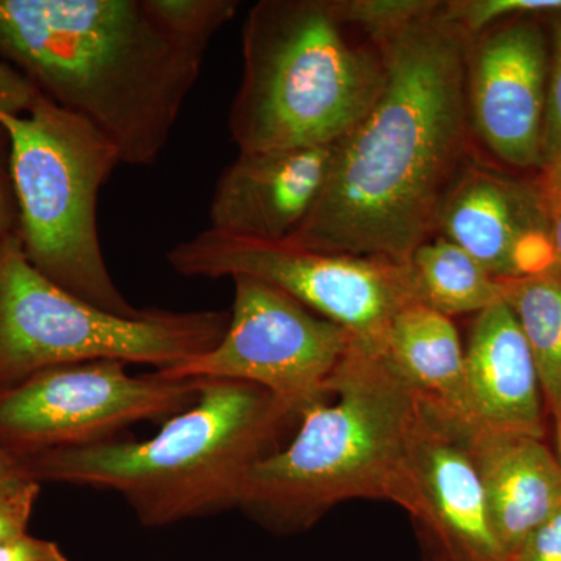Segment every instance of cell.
Here are the masks:
<instances>
[{
    "label": "cell",
    "instance_id": "obj_26",
    "mask_svg": "<svg viewBox=\"0 0 561 561\" xmlns=\"http://www.w3.org/2000/svg\"><path fill=\"white\" fill-rule=\"evenodd\" d=\"M38 90L7 61H0V114L20 116L31 108Z\"/></svg>",
    "mask_w": 561,
    "mask_h": 561
},
{
    "label": "cell",
    "instance_id": "obj_13",
    "mask_svg": "<svg viewBox=\"0 0 561 561\" xmlns=\"http://www.w3.org/2000/svg\"><path fill=\"white\" fill-rule=\"evenodd\" d=\"M437 234L500 280L526 278L557 265L540 172L519 175L472 158L443 203Z\"/></svg>",
    "mask_w": 561,
    "mask_h": 561
},
{
    "label": "cell",
    "instance_id": "obj_12",
    "mask_svg": "<svg viewBox=\"0 0 561 561\" xmlns=\"http://www.w3.org/2000/svg\"><path fill=\"white\" fill-rule=\"evenodd\" d=\"M542 18L502 22L468 43L472 136L501 165L541 172L551 39Z\"/></svg>",
    "mask_w": 561,
    "mask_h": 561
},
{
    "label": "cell",
    "instance_id": "obj_18",
    "mask_svg": "<svg viewBox=\"0 0 561 561\" xmlns=\"http://www.w3.org/2000/svg\"><path fill=\"white\" fill-rule=\"evenodd\" d=\"M421 305L453 317L474 313L502 300V280L493 278L457 243L434 236L408 261Z\"/></svg>",
    "mask_w": 561,
    "mask_h": 561
},
{
    "label": "cell",
    "instance_id": "obj_1",
    "mask_svg": "<svg viewBox=\"0 0 561 561\" xmlns=\"http://www.w3.org/2000/svg\"><path fill=\"white\" fill-rule=\"evenodd\" d=\"M470 38L437 10L378 41L386 84L335 144L316 208L287 242L408 262L437 236L443 203L472 158Z\"/></svg>",
    "mask_w": 561,
    "mask_h": 561
},
{
    "label": "cell",
    "instance_id": "obj_9",
    "mask_svg": "<svg viewBox=\"0 0 561 561\" xmlns=\"http://www.w3.org/2000/svg\"><path fill=\"white\" fill-rule=\"evenodd\" d=\"M125 365H60L0 390V448L24 460L116 440L133 424L172 419L198 400L202 379L131 376Z\"/></svg>",
    "mask_w": 561,
    "mask_h": 561
},
{
    "label": "cell",
    "instance_id": "obj_8",
    "mask_svg": "<svg viewBox=\"0 0 561 561\" xmlns=\"http://www.w3.org/2000/svg\"><path fill=\"white\" fill-rule=\"evenodd\" d=\"M168 262L190 278L264 280L378 351L393 317L419 302L408 262L323 253L210 228L173 247Z\"/></svg>",
    "mask_w": 561,
    "mask_h": 561
},
{
    "label": "cell",
    "instance_id": "obj_29",
    "mask_svg": "<svg viewBox=\"0 0 561 561\" xmlns=\"http://www.w3.org/2000/svg\"><path fill=\"white\" fill-rule=\"evenodd\" d=\"M541 180L548 194L553 253H556L557 265L561 268V180H548L542 175Z\"/></svg>",
    "mask_w": 561,
    "mask_h": 561
},
{
    "label": "cell",
    "instance_id": "obj_2",
    "mask_svg": "<svg viewBox=\"0 0 561 561\" xmlns=\"http://www.w3.org/2000/svg\"><path fill=\"white\" fill-rule=\"evenodd\" d=\"M206 49L151 0H0V55L101 131L122 164L160 160Z\"/></svg>",
    "mask_w": 561,
    "mask_h": 561
},
{
    "label": "cell",
    "instance_id": "obj_7",
    "mask_svg": "<svg viewBox=\"0 0 561 561\" xmlns=\"http://www.w3.org/2000/svg\"><path fill=\"white\" fill-rule=\"evenodd\" d=\"M230 313L144 309L121 317L61 289L27 261L14 234L0 249V390L35 373L117 360L168 371L208 353Z\"/></svg>",
    "mask_w": 561,
    "mask_h": 561
},
{
    "label": "cell",
    "instance_id": "obj_30",
    "mask_svg": "<svg viewBox=\"0 0 561 561\" xmlns=\"http://www.w3.org/2000/svg\"><path fill=\"white\" fill-rule=\"evenodd\" d=\"M25 468L22 461L14 457L13 454L0 448V481L13 478V476L24 474ZM28 474V472H27Z\"/></svg>",
    "mask_w": 561,
    "mask_h": 561
},
{
    "label": "cell",
    "instance_id": "obj_16",
    "mask_svg": "<svg viewBox=\"0 0 561 561\" xmlns=\"http://www.w3.org/2000/svg\"><path fill=\"white\" fill-rule=\"evenodd\" d=\"M494 534L505 561L561 508V468L545 440L467 430Z\"/></svg>",
    "mask_w": 561,
    "mask_h": 561
},
{
    "label": "cell",
    "instance_id": "obj_28",
    "mask_svg": "<svg viewBox=\"0 0 561 561\" xmlns=\"http://www.w3.org/2000/svg\"><path fill=\"white\" fill-rule=\"evenodd\" d=\"M2 138L5 133L0 128V249L18 234V209L11 186L10 168L3 160Z\"/></svg>",
    "mask_w": 561,
    "mask_h": 561
},
{
    "label": "cell",
    "instance_id": "obj_31",
    "mask_svg": "<svg viewBox=\"0 0 561 561\" xmlns=\"http://www.w3.org/2000/svg\"><path fill=\"white\" fill-rule=\"evenodd\" d=\"M553 421H556V427H557V453H556V456H557V460H559L560 468H561V408H560L559 413H557L556 419H553Z\"/></svg>",
    "mask_w": 561,
    "mask_h": 561
},
{
    "label": "cell",
    "instance_id": "obj_27",
    "mask_svg": "<svg viewBox=\"0 0 561 561\" xmlns=\"http://www.w3.org/2000/svg\"><path fill=\"white\" fill-rule=\"evenodd\" d=\"M0 561H69L54 541L24 534L0 542Z\"/></svg>",
    "mask_w": 561,
    "mask_h": 561
},
{
    "label": "cell",
    "instance_id": "obj_3",
    "mask_svg": "<svg viewBox=\"0 0 561 561\" xmlns=\"http://www.w3.org/2000/svg\"><path fill=\"white\" fill-rule=\"evenodd\" d=\"M300 420L271 391L202 379L198 400L149 440H110L21 460L38 482L113 491L147 527L238 508L251 468Z\"/></svg>",
    "mask_w": 561,
    "mask_h": 561
},
{
    "label": "cell",
    "instance_id": "obj_19",
    "mask_svg": "<svg viewBox=\"0 0 561 561\" xmlns=\"http://www.w3.org/2000/svg\"><path fill=\"white\" fill-rule=\"evenodd\" d=\"M502 300L515 313L529 343L549 415L561 408V268L502 280Z\"/></svg>",
    "mask_w": 561,
    "mask_h": 561
},
{
    "label": "cell",
    "instance_id": "obj_23",
    "mask_svg": "<svg viewBox=\"0 0 561 561\" xmlns=\"http://www.w3.org/2000/svg\"><path fill=\"white\" fill-rule=\"evenodd\" d=\"M551 20L553 33L542 124L540 173L548 180H561V13Z\"/></svg>",
    "mask_w": 561,
    "mask_h": 561
},
{
    "label": "cell",
    "instance_id": "obj_11",
    "mask_svg": "<svg viewBox=\"0 0 561 561\" xmlns=\"http://www.w3.org/2000/svg\"><path fill=\"white\" fill-rule=\"evenodd\" d=\"M465 432L421 400L391 502L408 512L423 561H505Z\"/></svg>",
    "mask_w": 561,
    "mask_h": 561
},
{
    "label": "cell",
    "instance_id": "obj_21",
    "mask_svg": "<svg viewBox=\"0 0 561 561\" xmlns=\"http://www.w3.org/2000/svg\"><path fill=\"white\" fill-rule=\"evenodd\" d=\"M154 13L173 32L209 46L210 39L234 18V0H151Z\"/></svg>",
    "mask_w": 561,
    "mask_h": 561
},
{
    "label": "cell",
    "instance_id": "obj_6",
    "mask_svg": "<svg viewBox=\"0 0 561 561\" xmlns=\"http://www.w3.org/2000/svg\"><path fill=\"white\" fill-rule=\"evenodd\" d=\"M0 128L27 261L81 300L116 316H140L144 309L111 278L99 238V195L122 164L116 147L41 92L20 116L0 114Z\"/></svg>",
    "mask_w": 561,
    "mask_h": 561
},
{
    "label": "cell",
    "instance_id": "obj_10",
    "mask_svg": "<svg viewBox=\"0 0 561 561\" xmlns=\"http://www.w3.org/2000/svg\"><path fill=\"white\" fill-rule=\"evenodd\" d=\"M221 341L168 371L172 379H228L271 391L291 411L328 400V382L356 339L264 280L236 276Z\"/></svg>",
    "mask_w": 561,
    "mask_h": 561
},
{
    "label": "cell",
    "instance_id": "obj_20",
    "mask_svg": "<svg viewBox=\"0 0 561 561\" xmlns=\"http://www.w3.org/2000/svg\"><path fill=\"white\" fill-rule=\"evenodd\" d=\"M561 13V0H449L443 14L468 38L523 16L551 18Z\"/></svg>",
    "mask_w": 561,
    "mask_h": 561
},
{
    "label": "cell",
    "instance_id": "obj_17",
    "mask_svg": "<svg viewBox=\"0 0 561 561\" xmlns=\"http://www.w3.org/2000/svg\"><path fill=\"white\" fill-rule=\"evenodd\" d=\"M379 351L421 400L470 430L465 346L453 319L421 302L405 306L391 320Z\"/></svg>",
    "mask_w": 561,
    "mask_h": 561
},
{
    "label": "cell",
    "instance_id": "obj_15",
    "mask_svg": "<svg viewBox=\"0 0 561 561\" xmlns=\"http://www.w3.org/2000/svg\"><path fill=\"white\" fill-rule=\"evenodd\" d=\"M470 430L545 440V393L515 313L500 300L472 321L465 346Z\"/></svg>",
    "mask_w": 561,
    "mask_h": 561
},
{
    "label": "cell",
    "instance_id": "obj_14",
    "mask_svg": "<svg viewBox=\"0 0 561 561\" xmlns=\"http://www.w3.org/2000/svg\"><path fill=\"white\" fill-rule=\"evenodd\" d=\"M335 144L239 151L214 187L210 230L257 241H287L319 202Z\"/></svg>",
    "mask_w": 561,
    "mask_h": 561
},
{
    "label": "cell",
    "instance_id": "obj_25",
    "mask_svg": "<svg viewBox=\"0 0 561 561\" xmlns=\"http://www.w3.org/2000/svg\"><path fill=\"white\" fill-rule=\"evenodd\" d=\"M507 561H561V508L531 531Z\"/></svg>",
    "mask_w": 561,
    "mask_h": 561
},
{
    "label": "cell",
    "instance_id": "obj_5",
    "mask_svg": "<svg viewBox=\"0 0 561 561\" xmlns=\"http://www.w3.org/2000/svg\"><path fill=\"white\" fill-rule=\"evenodd\" d=\"M243 73L230 111L239 151L339 142L386 84L381 44L348 24L339 0H262L242 28Z\"/></svg>",
    "mask_w": 561,
    "mask_h": 561
},
{
    "label": "cell",
    "instance_id": "obj_4",
    "mask_svg": "<svg viewBox=\"0 0 561 561\" xmlns=\"http://www.w3.org/2000/svg\"><path fill=\"white\" fill-rule=\"evenodd\" d=\"M328 400L300 415L286 448L251 468L238 508L276 534L312 527L353 500H393L421 398L381 351L354 341Z\"/></svg>",
    "mask_w": 561,
    "mask_h": 561
},
{
    "label": "cell",
    "instance_id": "obj_22",
    "mask_svg": "<svg viewBox=\"0 0 561 561\" xmlns=\"http://www.w3.org/2000/svg\"><path fill=\"white\" fill-rule=\"evenodd\" d=\"M438 0H339L348 24L378 43L389 33L437 10Z\"/></svg>",
    "mask_w": 561,
    "mask_h": 561
},
{
    "label": "cell",
    "instance_id": "obj_24",
    "mask_svg": "<svg viewBox=\"0 0 561 561\" xmlns=\"http://www.w3.org/2000/svg\"><path fill=\"white\" fill-rule=\"evenodd\" d=\"M39 491L41 482L27 472L0 481V542L27 534Z\"/></svg>",
    "mask_w": 561,
    "mask_h": 561
}]
</instances>
